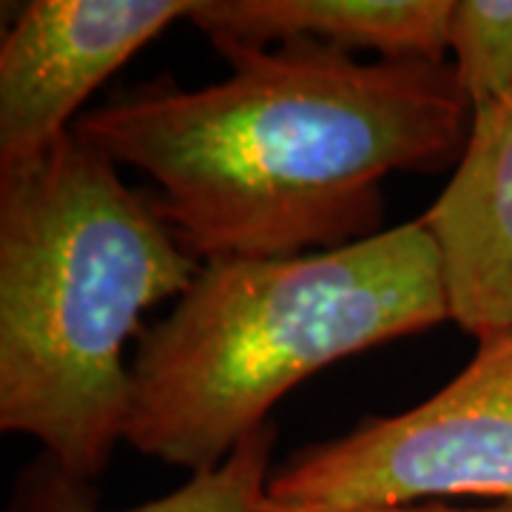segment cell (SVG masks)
<instances>
[{"label": "cell", "instance_id": "30bf717a", "mask_svg": "<svg viewBox=\"0 0 512 512\" xmlns=\"http://www.w3.org/2000/svg\"><path fill=\"white\" fill-rule=\"evenodd\" d=\"M348 512H512V504L484 507V510H461V507H444V504H399V507H370V510Z\"/></svg>", "mask_w": 512, "mask_h": 512}, {"label": "cell", "instance_id": "6da1fadb", "mask_svg": "<svg viewBox=\"0 0 512 512\" xmlns=\"http://www.w3.org/2000/svg\"><path fill=\"white\" fill-rule=\"evenodd\" d=\"M205 89L114 97L72 131L148 174L197 259H279L382 234V183L458 163L473 106L453 63H362L316 40L237 46Z\"/></svg>", "mask_w": 512, "mask_h": 512}, {"label": "cell", "instance_id": "3957f363", "mask_svg": "<svg viewBox=\"0 0 512 512\" xmlns=\"http://www.w3.org/2000/svg\"><path fill=\"white\" fill-rule=\"evenodd\" d=\"M447 319L439 248L421 220L333 251L202 262L140 336L123 441L208 473L308 376Z\"/></svg>", "mask_w": 512, "mask_h": 512}, {"label": "cell", "instance_id": "5b68a950", "mask_svg": "<svg viewBox=\"0 0 512 512\" xmlns=\"http://www.w3.org/2000/svg\"><path fill=\"white\" fill-rule=\"evenodd\" d=\"M197 0H32L0 43V165L32 160L137 49Z\"/></svg>", "mask_w": 512, "mask_h": 512}, {"label": "cell", "instance_id": "277c9868", "mask_svg": "<svg viewBox=\"0 0 512 512\" xmlns=\"http://www.w3.org/2000/svg\"><path fill=\"white\" fill-rule=\"evenodd\" d=\"M487 495L512 504V328L419 407L367 419L271 473L262 512H348Z\"/></svg>", "mask_w": 512, "mask_h": 512}, {"label": "cell", "instance_id": "9c48e42d", "mask_svg": "<svg viewBox=\"0 0 512 512\" xmlns=\"http://www.w3.org/2000/svg\"><path fill=\"white\" fill-rule=\"evenodd\" d=\"M450 52L473 111L512 94V0H453Z\"/></svg>", "mask_w": 512, "mask_h": 512}, {"label": "cell", "instance_id": "7a4b0ae2", "mask_svg": "<svg viewBox=\"0 0 512 512\" xmlns=\"http://www.w3.org/2000/svg\"><path fill=\"white\" fill-rule=\"evenodd\" d=\"M202 262L74 131L0 165V430L92 481L126 433V342Z\"/></svg>", "mask_w": 512, "mask_h": 512}, {"label": "cell", "instance_id": "ba28073f", "mask_svg": "<svg viewBox=\"0 0 512 512\" xmlns=\"http://www.w3.org/2000/svg\"><path fill=\"white\" fill-rule=\"evenodd\" d=\"M274 427L265 424L239 444L220 467L191 476L180 490L148 501L143 507L117 512H262L265 487L271 478ZM9 512H106L94 507L86 481L60 473L55 464L32 473L18 504Z\"/></svg>", "mask_w": 512, "mask_h": 512}, {"label": "cell", "instance_id": "8992f818", "mask_svg": "<svg viewBox=\"0 0 512 512\" xmlns=\"http://www.w3.org/2000/svg\"><path fill=\"white\" fill-rule=\"evenodd\" d=\"M439 248L450 322L476 339L512 328V94L473 111L456 171L419 217Z\"/></svg>", "mask_w": 512, "mask_h": 512}, {"label": "cell", "instance_id": "52a82bcc", "mask_svg": "<svg viewBox=\"0 0 512 512\" xmlns=\"http://www.w3.org/2000/svg\"><path fill=\"white\" fill-rule=\"evenodd\" d=\"M453 0H197L188 20L225 52L316 40L384 60L447 63Z\"/></svg>", "mask_w": 512, "mask_h": 512}]
</instances>
